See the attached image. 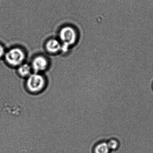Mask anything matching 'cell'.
Returning a JSON list of instances; mask_svg holds the SVG:
<instances>
[{"label": "cell", "mask_w": 153, "mask_h": 153, "mask_svg": "<svg viewBox=\"0 0 153 153\" xmlns=\"http://www.w3.org/2000/svg\"><path fill=\"white\" fill-rule=\"evenodd\" d=\"M152 88H153V85H152Z\"/></svg>", "instance_id": "obj_10"}, {"label": "cell", "mask_w": 153, "mask_h": 153, "mask_svg": "<svg viewBox=\"0 0 153 153\" xmlns=\"http://www.w3.org/2000/svg\"><path fill=\"white\" fill-rule=\"evenodd\" d=\"M107 143L111 152H114L118 150L120 146V141L117 139L114 138H112L108 140Z\"/></svg>", "instance_id": "obj_8"}, {"label": "cell", "mask_w": 153, "mask_h": 153, "mask_svg": "<svg viewBox=\"0 0 153 153\" xmlns=\"http://www.w3.org/2000/svg\"><path fill=\"white\" fill-rule=\"evenodd\" d=\"M59 38L62 44L61 50L63 52H67L69 46L76 42L77 39L76 33L72 27H66L61 30Z\"/></svg>", "instance_id": "obj_2"}, {"label": "cell", "mask_w": 153, "mask_h": 153, "mask_svg": "<svg viewBox=\"0 0 153 153\" xmlns=\"http://www.w3.org/2000/svg\"><path fill=\"white\" fill-rule=\"evenodd\" d=\"M5 59L9 66L16 68L24 63L25 54L21 49L13 48L5 53Z\"/></svg>", "instance_id": "obj_3"}, {"label": "cell", "mask_w": 153, "mask_h": 153, "mask_svg": "<svg viewBox=\"0 0 153 153\" xmlns=\"http://www.w3.org/2000/svg\"><path fill=\"white\" fill-rule=\"evenodd\" d=\"M62 45L58 40L56 39H51L49 40L46 44V49L50 53H57L61 50Z\"/></svg>", "instance_id": "obj_6"}, {"label": "cell", "mask_w": 153, "mask_h": 153, "mask_svg": "<svg viewBox=\"0 0 153 153\" xmlns=\"http://www.w3.org/2000/svg\"><path fill=\"white\" fill-rule=\"evenodd\" d=\"M33 72L43 74L50 67V62L45 57L38 56L35 57L30 63Z\"/></svg>", "instance_id": "obj_4"}, {"label": "cell", "mask_w": 153, "mask_h": 153, "mask_svg": "<svg viewBox=\"0 0 153 153\" xmlns=\"http://www.w3.org/2000/svg\"><path fill=\"white\" fill-rule=\"evenodd\" d=\"M107 141H101L97 143L93 149V153H111Z\"/></svg>", "instance_id": "obj_7"}, {"label": "cell", "mask_w": 153, "mask_h": 153, "mask_svg": "<svg viewBox=\"0 0 153 153\" xmlns=\"http://www.w3.org/2000/svg\"><path fill=\"white\" fill-rule=\"evenodd\" d=\"M16 70L18 74L25 79H26L33 72L30 64L25 62L16 68Z\"/></svg>", "instance_id": "obj_5"}, {"label": "cell", "mask_w": 153, "mask_h": 153, "mask_svg": "<svg viewBox=\"0 0 153 153\" xmlns=\"http://www.w3.org/2000/svg\"><path fill=\"white\" fill-rule=\"evenodd\" d=\"M5 51L4 47L0 45V59L2 58L5 55Z\"/></svg>", "instance_id": "obj_9"}, {"label": "cell", "mask_w": 153, "mask_h": 153, "mask_svg": "<svg viewBox=\"0 0 153 153\" xmlns=\"http://www.w3.org/2000/svg\"><path fill=\"white\" fill-rule=\"evenodd\" d=\"M25 85L29 93L38 94L42 93L46 88L47 79L44 74L33 72L26 79Z\"/></svg>", "instance_id": "obj_1"}]
</instances>
